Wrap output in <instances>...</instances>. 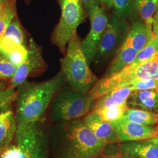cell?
Wrapping results in <instances>:
<instances>
[{"label":"cell","instance_id":"cell-1","mask_svg":"<svg viewBox=\"0 0 158 158\" xmlns=\"http://www.w3.org/2000/svg\"><path fill=\"white\" fill-rule=\"evenodd\" d=\"M50 152L55 158H93L107 145L80 119L53 124L48 128Z\"/></svg>","mask_w":158,"mask_h":158},{"label":"cell","instance_id":"cell-2","mask_svg":"<svg viewBox=\"0 0 158 158\" xmlns=\"http://www.w3.org/2000/svg\"><path fill=\"white\" fill-rule=\"evenodd\" d=\"M67 82L60 71L41 82L25 81L17 88L15 116L17 124L38 122L44 117L57 93Z\"/></svg>","mask_w":158,"mask_h":158},{"label":"cell","instance_id":"cell-3","mask_svg":"<svg viewBox=\"0 0 158 158\" xmlns=\"http://www.w3.org/2000/svg\"><path fill=\"white\" fill-rule=\"evenodd\" d=\"M60 62L61 72L64 74L67 83L76 90L82 93L90 92L98 80L91 70L77 31L69 40Z\"/></svg>","mask_w":158,"mask_h":158},{"label":"cell","instance_id":"cell-4","mask_svg":"<svg viewBox=\"0 0 158 158\" xmlns=\"http://www.w3.org/2000/svg\"><path fill=\"white\" fill-rule=\"evenodd\" d=\"M141 80H158V52L146 61L130 64L118 73L98 80L90 91L91 100L95 102L111 91Z\"/></svg>","mask_w":158,"mask_h":158},{"label":"cell","instance_id":"cell-5","mask_svg":"<svg viewBox=\"0 0 158 158\" xmlns=\"http://www.w3.org/2000/svg\"><path fill=\"white\" fill-rule=\"evenodd\" d=\"M93 102L90 92L82 93L64 85L51 102L49 118L53 124L80 119L90 111Z\"/></svg>","mask_w":158,"mask_h":158},{"label":"cell","instance_id":"cell-6","mask_svg":"<svg viewBox=\"0 0 158 158\" xmlns=\"http://www.w3.org/2000/svg\"><path fill=\"white\" fill-rule=\"evenodd\" d=\"M61 15L51 35V42L64 54L73 34L88 17L81 0H57Z\"/></svg>","mask_w":158,"mask_h":158},{"label":"cell","instance_id":"cell-7","mask_svg":"<svg viewBox=\"0 0 158 158\" xmlns=\"http://www.w3.org/2000/svg\"><path fill=\"white\" fill-rule=\"evenodd\" d=\"M130 29L128 19L112 13L108 18L94 60L98 63L115 56L124 44Z\"/></svg>","mask_w":158,"mask_h":158},{"label":"cell","instance_id":"cell-8","mask_svg":"<svg viewBox=\"0 0 158 158\" xmlns=\"http://www.w3.org/2000/svg\"><path fill=\"white\" fill-rule=\"evenodd\" d=\"M47 68L42 48L33 37L30 36L27 45V55L23 62L17 67L16 73L10 81V87L17 89L28 77L42 73Z\"/></svg>","mask_w":158,"mask_h":158},{"label":"cell","instance_id":"cell-9","mask_svg":"<svg viewBox=\"0 0 158 158\" xmlns=\"http://www.w3.org/2000/svg\"><path fill=\"white\" fill-rule=\"evenodd\" d=\"M87 15L90 21V29L89 34L81 40V48L88 62L91 64L94 60L109 17L102 6L93 8Z\"/></svg>","mask_w":158,"mask_h":158},{"label":"cell","instance_id":"cell-10","mask_svg":"<svg viewBox=\"0 0 158 158\" xmlns=\"http://www.w3.org/2000/svg\"><path fill=\"white\" fill-rule=\"evenodd\" d=\"M116 130L121 142L145 141L158 136V128L136 124L123 119L111 123Z\"/></svg>","mask_w":158,"mask_h":158},{"label":"cell","instance_id":"cell-11","mask_svg":"<svg viewBox=\"0 0 158 158\" xmlns=\"http://www.w3.org/2000/svg\"><path fill=\"white\" fill-rule=\"evenodd\" d=\"M83 121L97 138L107 145L120 142L118 133L111 124L102 120L96 112L92 111Z\"/></svg>","mask_w":158,"mask_h":158},{"label":"cell","instance_id":"cell-12","mask_svg":"<svg viewBox=\"0 0 158 158\" xmlns=\"http://www.w3.org/2000/svg\"><path fill=\"white\" fill-rule=\"evenodd\" d=\"M39 121L18 125L14 139L20 149L19 158H31L36 141Z\"/></svg>","mask_w":158,"mask_h":158},{"label":"cell","instance_id":"cell-13","mask_svg":"<svg viewBox=\"0 0 158 158\" xmlns=\"http://www.w3.org/2000/svg\"><path fill=\"white\" fill-rule=\"evenodd\" d=\"M120 153L136 158H158V145L145 141L121 142Z\"/></svg>","mask_w":158,"mask_h":158},{"label":"cell","instance_id":"cell-14","mask_svg":"<svg viewBox=\"0 0 158 158\" xmlns=\"http://www.w3.org/2000/svg\"><path fill=\"white\" fill-rule=\"evenodd\" d=\"M128 108H137L158 115V90L134 91L127 101Z\"/></svg>","mask_w":158,"mask_h":158},{"label":"cell","instance_id":"cell-15","mask_svg":"<svg viewBox=\"0 0 158 158\" xmlns=\"http://www.w3.org/2000/svg\"><path fill=\"white\" fill-rule=\"evenodd\" d=\"M17 127L15 113L10 107L0 112V153L14 141Z\"/></svg>","mask_w":158,"mask_h":158},{"label":"cell","instance_id":"cell-16","mask_svg":"<svg viewBox=\"0 0 158 158\" xmlns=\"http://www.w3.org/2000/svg\"><path fill=\"white\" fill-rule=\"evenodd\" d=\"M148 39L146 23L138 16L131 21V29L124 44L139 52L146 45Z\"/></svg>","mask_w":158,"mask_h":158},{"label":"cell","instance_id":"cell-17","mask_svg":"<svg viewBox=\"0 0 158 158\" xmlns=\"http://www.w3.org/2000/svg\"><path fill=\"white\" fill-rule=\"evenodd\" d=\"M138 52L124 44L119 49L102 78H107L117 73L134 62Z\"/></svg>","mask_w":158,"mask_h":158},{"label":"cell","instance_id":"cell-18","mask_svg":"<svg viewBox=\"0 0 158 158\" xmlns=\"http://www.w3.org/2000/svg\"><path fill=\"white\" fill-rule=\"evenodd\" d=\"M133 91L130 86H125L111 91L96 100L93 110L127 103L128 98Z\"/></svg>","mask_w":158,"mask_h":158},{"label":"cell","instance_id":"cell-19","mask_svg":"<svg viewBox=\"0 0 158 158\" xmlns=\"http://www.w3.org/2000/svg\"><path fill=\"white\" fill-rule=\"evenodd\" d=\"M0 55L18 67L27 55V47L3 38L0 42Z\"/></svg>","mask_w":158,"mask_h":158},{"label":"cell","instance_id":"cell-20","mask_svg":"<svg viewBox=\"0 0 158 158\" xmlns=\"http://www.w3.org/2000/svg\"><path fill=\"white\" fill-rule=\"evenodd\" d=\"M50 153L48 138V127L45 117L39 121L35 143L31 158H49Z\"/></svg>","mask_w":158,"mask_h":158},{"label":"cell","instance_id":"cell-21","mask_svg":"<svg viewBox=\"0 0 158 158\" xmlns=\"http://www.w3.org/2000/svg\"><path fill=\"white\" fill-rule=\"evenodd\" d=\"M135 6L138 16L146 23L148 34V41H149L154 36L153 18L158 10V0H135Z\"/></svg>","mask_w":158,"mask_h":158},{"label":"cell","instance_id":"cell-22","mask_svg":"<svg viewBox=\"0 0 158 158\" xmlns=\"http://www.w3.org/2000/svg\"><path fill=\"white\" fill-rule=\"evenodd\" d=\"M121 119L145 125L155 126L158 124L157 115L132 108H128L125 110Z\"/></svg>","mask_w":158,"mask_h":158},{"label":"cell","instance_id":"cell-23","mask_svg":"<svg viewBox=\"0 0 158 158\" xmlns=\"http://www.w3.org/2000/svg\"><path fill=\"white\" fill-rule=\"evenodd\" d=\"M113 13L117 16L125 18L130 21L138 17L135 0H112Z\"/></svg>","mask_w":158,"mask_h":158},{"label":"cell","instance_id":"cell-24","mask_svg":"<svg viewBox=\"0 0 158 158\" xmlns=\"http://www.w3.org/2000/svg\"><path fill=\"white\" fill-rule=\"evenodd\" d=\"M4 38L27 47L28 40H27V33L20 23L18 15L13 18L8 26Z\"/></svg>","mask_w":158,"mask_h":158},{"label":"cell","instance_id":"cell-25","mask_svg":"<svg viewBox=\"0 0 158 158\" xmlns=\"http://www.w3.org/2000/svg\"><path fill=\"white\" fill-rule=\"evenodd\" d=\"M128 108V107L127 103H125L117 106L102 108L93 111L96 112L102 120L111 123L122 119L125 110Z\"/></svg>","mask_w":158,"mask_h":158},{"label":"cell","instance_id":"cell-26","mask_svg":"<svg viewBox=\"0 0 158 158\" xmlns=\"http://www.w3.org/2000/svg\"><path fill=\"white\" fill-rule=\"evenodd\" d=\"M16 2L17 0H10L4 4L3 9L0 11V42L4 36L8 26L17 15Z\"/></svg>","mask_w":158,"mask_h":158},{"label":"cell","instance_id":"cell-27","mask_svg":"<svg viewBox=\"0 0 158 158\" xmlns=\"http://www.w3.org/2000/svg\"><path fill=\"white\" fill-rule=\"evenodd\" d=\"M157 52H158V36L154 35L152 39L148 41L146 45L138 53L135 60L131 64L135 65L146 61L152 57Z\"/></svg>","mask_w":158,"mask_h":158},{"label":"cell","instance_id":"cell-28","mask_svg":"<svg viewBox=\"0 0 158 158\" xmlns=\"http://www.w3.org/2000/svg\"><path fill=\"white\" fill-rule=\"evenodd\" d=\"M17 66L0 55V80L10 81L17 71Z\"/></svg>","mask_w":158,"mask_h":158},{"label":"cell","instance_id":"cell-29","mask_svg":"<svg viewBox=\"0 0 158 158\" xmlns=\"http://www.w3.org/2000/svg\"><path fill=\"white\" fill-rule=\"evenodd\" d=\"M17 97V89L9 87L0 91V111L11 107Z\"/></svg>","mask_w":158,"mask_h":158},{"label":"cell","instance_id":"cell-30","mask_svg":"<svg viewBox=\"0 0 158 158\" xmlns=\"http://www.w3.org/2000/svg\"><path fill=\"white\" fill-rule=\"evenodd\" d=\"M130 86L133 91L158 90V80H141L132 82Z\"/></svg>","mask_w":158,"mask_h":158},{"label":"cell","instance_id":"cell-31","mask_svg":"<svg viewBox=\"0 0 158 158\" xmlns=\"http://www.w3.org/2000/svg\"><path fill=\"white\" fill-rule=\"evenodd\" d=\"M19 155L20 149L13 141L0 153V158H19Z\"/></svg>","mask_w":158,"mask_h":158},{"label":"cell","instance_id":"cell-32","mask_svg":"<svg viewBox=\"0 0 158 158\" xmlns=\"http://www.w3.org/2000/svg\"><path fill=\"white\" fill-rule=\"evenodd\" d=\"M87 14L91 10L98 6H101L100 0H81Z\"/></svg>","mask_w":158,"mask_h":158},{"label":"cell","instance_id":"cell-33","mask_svg":"<svg viewBox=\"0 0 158 158\" xmlns=\"http://www.w3.org/2000/svg\"><path fill=\"white\" fill-rule=\"evenodd\" d=\"M152 31L155 36H158V8L153 18Z\"/></svg>","mask_w":158,"mask_h":158},{"label":"cell","instance_id":"cell-34","mask_svg":"<svg viewBox=\"0 0 158 158\" xmlns=\"http://www.w3.org/2000/svg\"><path fill=\"white\" fill-rule=\"evenodd\" d=\"M101 6L106 10H109L112 8L113 1L112 0H100Z\"/></svg>","mask_w":158,"mask_h":158},{"label":"cell","instance_id":"cell-35","mask_svg":"<svg viewBox=\"0 0 158 158\" xmlns=\"http://www.w3.org/2000/svg\"><path fill=\"white\" fill-rule=\"evenodd\" d=\"M10 86V83L8 80H0V91L6 89Z\"/></svg>","mask_w":158,"mask_h":158},{"label":"cell","instance_id":"cell-36","mask_svg":"<svg viewBox=\"0 0 158 158\" xmlns=\"http://www.w3.org/2000/svg\"><path fill=\"white\" fill-rule=\"evenodd\" d=\"M147 141L151 142H152L153 143H155V144H156V145H158V136L154 137V138H151V139H148Z\"/></svg>","mask_w":158,"mask_h":158},{"label":"cell","instance_id":"cell-37","mask_svg":"<svg viewBox=\"0 0 158 158\" xmlns=\"http://www.w3.org/2000/svg\"><path fill=\"white\" fill-rule=\"evenodd\" d=\"M116 158H127L125 157V156L124 154H123V153H119V154H117V155H115V156H114Z\"/></svg>","mask_w":158,"mask_h":158},{"label":"cell","instance_id":"cell-38","mask_svg":"<svg viewBox=\"0 0 158 158\" xmlns=\"http://www.w3.org/2000/svg\"><path fill=\"white\" fill-rule=\"evenodd\" d=\"M93 158H116L115 156H103V155H101V156H96Z\"/></svg>","mask_w":158,"mask_h":158},{"label":"cell","instance_id":"cell-39","mask_svg":"<svg viewBox=\"0 0 158 158\" xmlns=\"http://www.w3.org/2000/svg\"><path fill=\"white\" fill-rule=\"evenodd\" d=\"M4 6V4L0 1V11L3 9Z\"/></svg>","mask_w":158,"mask_h":158},{"label":"cell","instance_id":"cell-40","mask_svg":"<svg viewBox=\"0 0 158 158\" xmlns=\"http://www.w3.org/2000/svg\"><path fill=\"white\" fill-rule=\"evenodd\" d=\"M4 4H5L6 3H7V2H8L10 0H0Z\"/></svg>","mask_w":158,"mask_h":158},{"label":"cell","instance_id":"cell-41","mask_svg":"<svg viewBox=\"0 0 158 158\" xmlns=\"http://www.w3.org/2000/svg\"><path fill=\"white\" fill-rule=\"evenodd\" d=\"M24 1L27 3V4L29 5V3H30V2H31V0H24Z\"/></svg>","mask_w":158,"mask_h":158},{"label":"cell","instance_id":"cell-42","mask_svg":"<svg viewBox=\"0 0 158 158\" xmlns=\"http://www.w3.org/2000/svg\"><path fill=\"white\" fill-rule=\"evenodd\" d=\"M124 155L127 158H134V157H132V156H128V155Z\"/></svg>","mask_w":158,"mask_h":158},{"label":"cell","instance_id":"cell-43","mask_svg":"<svg viewBox=\"0 0 158 158\" xmlns=\"http://www.w3.org/2000/svg\"><path fill=\"white\" fill-rule=\"evenodd\" d=\"M157 126H158V124H157Z\"/></svg>","mask_w":158,"mask_h":158},{"label":"cell","instance_id":"cell-44","mask_svg":"<svg viewBox=\"0 0 158 158\" xmlns=\"http://www.w3.org/2000/svg\"><path fill=\"white\" fill-rule=\"evenodd\" d=\"M157 116H158V115H157Z\"/></svg>","mask_w":158,"mask_h":158},{"label":"cell","instance_id":"cell-45","mask_svg":"<svg viewBox=\"0 0 158 158\" xmlns=\"http://www.w3.org/2000/svg\"><path fill=\"white\" fill-rule=\"evenodd\" d=\"M0 112H1V111H0Z\"/></svg>","mask_w":158,"mask_h":158}]
</instances>
